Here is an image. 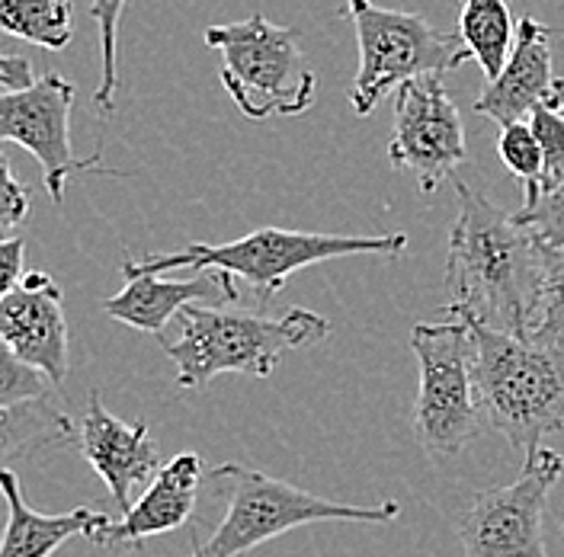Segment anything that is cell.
Segmentation results:
<instances>
[{
    "label": "cell",
    "mask_w": 564,
    "mask_h": 557,
    "mask_svg": "<svg viewBox=\"0 0 564 557\" xmlns=\"http://www.w3.org/2000/svg\"><path fill=\"white\" fill-rule=\"evenodd\" d=\"M453 183L458 215L449 228L446 253V314L456 320H478L500 334L529 337L542 278V244L475 186L462 179Z\"/></svg>",
    "instance_id": "obj_1"
},
{
    "label": "cell",
    "mask_w": 564,
    "mask_h": 557,
    "mask_svg": "<svg viewBox=\"0 0 564 557\" xmlns=\"http://www.w3.org/2000/svg\"><path fill=\"white\" fill-rule=\"evenodd\" d=\"M330 334V320L305 308L245 312L238 305H189L180 312V334L164 340L176 365V387L196 391L215 375L267 379L289 349L315 347Z\"/></svg>",
    "instance_id": "obj_2"
},
{
    "label": "cell",
    "mask_w": 564,
    "mask_h": 557,
    "mask_svg": "<svg viewBox=\"0 0 564 557\" xmlns=\"http://www.w3.org/2000/svg\"><path fill=\"white\" fill-rule=\"evenodd\" d=\"M475 340V382L485 423L532 458L564 429V340H532L465 320Z\"/></svg>",
    "instance_id": "obj_3"
},
{
    "label": "cell",
    "mask_w": 564,
    "mask_h": 557,
    "mask_svg": "<svg viewBox=\"0 0 564 557\" xmlns=\"http://www.w3.org/2000/svg\"><path fill=\"white\" fill-rule=\"evenodd\" d=\"M408 250L404 234L382 238H352V234H317V231H285V228H257L228 244H189L174 253H158L144 260H126L122 276H161L167 270H206L221 276L245 278L257 292L260 308L273 302L282 282L324 260L340 256H401Z\"/></svg>",
    "instance_id": "obj_4"
},
{
    "label": "cell",
    "mask_w": 564,
    "mask_h": 557,
    "mask_svg": "<svg viewBox=\"0 0 564 557\" xmlns=\"http://www.w3.org/2000/svg\"><path fill=\"white\" fill-rule=\"evenodd\" d=\"M212 481L225 484V520L215 525L206 542H199L186 557H241L270 538L285 535L299 525L312 523H391L401 516V503L386 500L379 506L334 503L289 481L270 478L247 465H218L209 471Z\"/></svg>",
    "instance_id": "obj_5"
},
{
    "label": "cell",
    "mask_w": 564,
    "mask_h": 557,
    "mask_svg": "<svg viewBox=\"0 0 564 557\" xmlns=\"http://www.w3.org/2000/svg\"><path fill=\"white\" fill-rule=\"evenodd\" d=\"M203 35L221 52V84L247 119L302 116L315 106L317 77L295 26H276L253 13L245 23L209 26Z\"/></svg>",
    "instance_id": "obj_6"
},
{
    "label": "cell",
    "mask_w": 564,
    "mask_h": 557,
    "mask_svg": "<svg viewBox=\"0 0 564 557\" xmlns=\"http://www.w3.org/2000/svg\"><path fill=\"white\" fill-rule=\"evenodd\" d=\"M344 17L352 20L359 45V70L350 90L356 116H369L388 90L421 77H443L471 58L456 33L436 30L414 10L347 0Z\"/></svg>",
    "instance_id": "obj_7"
},
{
    "label": "cell",
    "mask_w": 564,
    "mask_h": 557,
    "mask_svg": "<svg viewBox=\"0 0 564 557\" xmlns=\"http://www.w3.org/2000/svg\"><path fill=\"white\" fill-rule=\"evenodd\" d=\"M411 349L421 365V384L411 411L414 439L430 458H453L485 426L471 330L456 317L417 324L411 330Z\"/></svg>",
    "instance_id": "obj_8"
},
{
    "label": "cell",
    "mask_w": 564,
    "mask_h": 557,
    "mask_svg": "<svg viewBox=\"0 0 564 557\" xmlns=\"http://www.w3.org/2000/svg\"><path fill=\"white\" fill-rule=\"evenodd\" d=\"M564 458L539 449L527 458L523 474L507 488L478 490L458 520L465 557H552L545 551V503L562 478Z\"/></svg>",
    "instance_id": "obj_9"
},
{
    "label": "cell",
    "mask_w": 564,
    "mask_h": 557,
    "mask_svg": "<svg viewBox=\"0 0 564 557\" xmlns=\"http://www.w3.org/2000/svg\"><path fill=\"white\" fill-rule=\"evenodd\" d=\"M465 125L440 77H421L394 90V125L388 161L417 176L421 193H433L465 164Z\"/></svg>",
    "instance_id": "obj_10"
},
{
    "label": "cell",
    "mask_w": 564,
    "mask_h": 557,
    "mask_svg": "<svg viewBox=\"0 0 564 557\" xmlns=\"http://www.w3.org/2000/svg\"><path fill=\"white\" fill-rule=\"evenodd\" d=\"M74 87L58 74H42L26 94L0 97V139L26 148L42 164L45 189L62 206L70 176L100 171V154L77 161L70 151Z\"/></svg>",
    "instance_id": "obj_11"
},
{
    "label": "cell",
    "mask_w": 564,
    "mask_h": 557,
    "mask_svg": "<svg viewBox=\"0 0 564 557\" xmlns=\"http://www.w3.org/2000/svg\"><path fill=\"white\" fill-rule=\"evenodd\" d=\"M0 337L17 359L39 369L48 382L68 379V320L62 308V285L48 273H26V278L0 298Z\"/></svg>",
    "instance_id": "obj_12"
},
{
    "label": "cell",
    "mask_w": 564,
    "mask_h": 557,
    "mask_svg": "<svg viewBox=\"0 0 564 557\" xmlns=\"http://www.w3.org/2000/svg\"><path fill=\"white\" fill-rule=\"evenodd\" d=\"M77 449L100 474L122 516L135 506L132 490L139 484H151L161 471V452L158 443L151 439L148 423L144 419L126 423L109 414L97 391H90L87 397Z\"/></svg>",
    "instance_id": "obj_13"
},
{
    "label": "cell",
    "mask_w": 564,
    "mask_h": 557,
    "mask_svg": "<svg viewBox=\"0 0 564 557\" xmlns=\"http://www.w3.org/2000/svg\"><path fill=\"white\" fill-rule=\"evenodd\" d=\"M517 42L500 77L485 80L475 112L494 119L500 129L529 122L539 109L552 106L558 77L552 68V30L532 17L517 23Z\"/></svg>",
    "instance_id": "obj_14"
},
{
    "label": "cell",
    "mask_w": 564,
    "mask_h": 557,
    "mask_svg": "<svg viewBox=\"0 0 564 557\" xmlns=\"http://www.w3.org/2000/svg\"><path fill=\"white\" fill-rule=\"evenodd\" d=\"M203 474H206V465L199 455L186 452L171 458L135 500V506L122 516V523L104 525L94 542L116 551H132V548H141V542L189 523Z\"/></svg>",
    "instance_id": "obj_15"
},
{
    "label": "cell",
    "mask_w": 564,
    "mask_h": 557,
    "mask_svg": "<svg viewBox=\"0 0 564 557\" xmlns=\"http://www.w3.org/2000/svg\"><path fill=\"white\" fill-rule=\"evenodd\" d=\"M189 305H241L238 282L221 273H206L196 278L135 276L126 278V288L104 302V314L129 324L135 330L161 337L164 327Z\"/></svg>",
    "instance_id": "obj_16"
},
{
    "label": "cell",
    "mask_w": 564,
    "mask_h": 557,
    "mask_svg": "<svg viewBox=\"0 0 564 557\" xmlns=\"http://www.w3.org/2000/svg\"><path fill=\"white\" fill-rule=\"evenodd\" d=\"M0 490L7 496V532H3L0 557H52L68 538L84 535L94 542L100 528L112 523L106 513L84 510V506L70 513H58V516L35 513L10 468L0 471Z\"/></svg>",
    "instance_id": "obj_17"
},
{
    "label": "cell",
    "mask_w": 564,
    "mask_h": 557,
    "mask_svg": "<svg viewBox=\"0 0 564 557\" xmlns=\"http://www.w3.org/2000/svg\"><path fill=\"white\" fill-rule=\"evenodd\" d=\"M77 439L80 429L74 426V419H68V414H62L52 404V397L0 407V449L7 465L20 458H35L48 449L77 446Z\"/></svg>",
    "instance_id": "obj_18"
},
{
    "label": "cell",
    "mask_w": 564,
    "mask_h": 557,
    "mask_svg": "<svg viewBox=\"0 0 564 557\" xmlns=\"http://www.w3.org/2000/svg\"><path fill=\"white\" fill-rule=\"evenodd\" d=\"M513 13L507 0H458L456 35L468 55L478 62L485 80L500 77L503 65L510 62L513 42H517Z\"/></svg>",
    "instance_id": "obj_19"
},
{
    "label": "cell",
    "mask_w": 564,
    "mask_h": 557,
    "mask_svg": "<svg viewBox=\"0 0 564 557\" xmlns=\"http://www.w3.org/2000/svg\"><path fill=\"white\" fill-rule=\"evenodd\" d=\"M0 26L42 48H65L70 42L68 0H0Z\"/></svg>",
    "instance_id": "obj_20"
},
{
    "label": "cell",
    "mask_w": 564,
    "mask_h": 557,
    "mask_svg": "<svg viewBox=\"0 0 564 557\" xmlns=\"http://www.w3.org/2000/svg\"><path fill=\"white\" fill-rule=\"evenodd\" d=\"M532 340H564V247H542L539 298L529 320Z\"/></svg>",
    "instance_id": "obj_21"
},
{
    "label": "cell",
    "mask_w": 564,
    "mask_h": 557,
    "mask_svg": "<svg viewBox=\"0 0 564 557\" xmlns=\"http://www.w3.org/2000/svg\"><path fill=\"white\" fill-rule=\"evenodd\" d=\"M129 0H90V17L100 33V87L94 94V106L100 116H109L116 109L119 94V23Z\"/></svg>",
    "instance_id": "obj_22"
},
{
    "label": "cell",
    "mask_w": 564,
    "mask_h": 557,
    "mask_svg": "<svg viewBox=\"0 0 564 557\" xmlns=\"http://www.w3.org/2000/svg\"><path fill=\"white\" fill-rule=\"evenodd\" d=\"M497 151H500L503 167L513 176L523 179V186H527V196L523 199L535 196L539 186H542V176H545V161H542L539 141L532 135V125L529 122H517V125L500 129Z\"/></svg>",
    "instance_id": "obj_23"
},
{
    "label": "cell",
    "mask_w": 564,
    "mask_h": 557,
    "mask_svg": "<svg viewBox=\"0 0 564 557\" xmlns=\"http://www.w3.org/2000/svg\"><path fill=\"white\" fill-rule=\"evenodd\" d=\"M542 247H564V179L558 186L527 199L513 215Z\"/></svg>",
    "instance_id": "obj_24"
},
{
    "label": "cell",
    "mask_w": 564,
    "mask_h": 557,
    "mask_svg": "<svg viewBox=\"0 0 564 557\" xmlns=\"http://www.w3.org/2000/svg\"><path fill=\"white\" fill-rule=\"evenodd\" d=\"M529 125H532V135L542 148V161H545V176H542V186H539V193H545V189L558 186L564 179V116L558 109L545 106L529 119ZM535 196H529V199H535Z\"/></svg>",
    "instance_id": "obj_25"
},
{
    "label": "cell",
    "mask_w": 564,
    "mask_h": 557,
    "mask_svg": "<svg viewBox=\"0 0 564 557\" xmlns=\"http://www.w3.org/2000/svg\"><path fill=\"white\" fill-rule=\"evenodd\" d=\"M39 397H52V382L39 369L17 359L7 347L0 349V407Z\"/></svg>",
    "instance_id": "obj_26"
},
{
    "label": "cell",
    "mask_w": 564,
    "mask_h": 557,
    "mask_svg": "<svg viewBox=\"0 0 564 557\" xmlns=\"http://www.w3.org/2000/svg\"><path fill=\"white\" fill-rule=\"evenodd\" d=\"M0 231H3V241L7 238H17L13 231L26 221L30 215V186H23L13 171H10V161L0 157Z\"/></svg>",
    "instance_id": "obj_27"
},
{
    "label": "cell",
    "mask_w": 564,
    "mask_h": 557,
    "mask_svg": "<svg viewBox=\"0 0 564 557\" xmlns=\"http://www.w3.org/2000/svg\"><path fill=\"white\" fill-rule=\"evenodd\" d=\"M26 278V241L7 238L0 244V292L10 295Z\"/></svg>",
    "instance_id": "obj_28"
},
{
    "label": "cell",
    "mask_w": 564,
    "mask_h": 557,
    "mask_svg": "<svg viewBox=\"0 0 564 557\" xmlns=\"http://www.w3.org/2000/svg\"><path fill=\"white\" fill-rule=\"evenodd\" d=\"M35 84V74H33V58H26V55H3L0 58V90H3V97H10V94H26V90H33Z\"/></svg>",
    "instance_id": "obj_29"
},
{
    "label": "cell",
    "mask_w": 564,
    "mask_h": 557,
    "mask_svg": "<svg viewBox=\"0 0 564 557\" xmlns=\"http://www.w3.org/2000/svg\"><path fill=\"white\" fill-rule=\"evenodd\" d=\"M552 109H558L564 116V80H558V87H555V100H552Z\"/></svg>",
    "instance_id": "obj_30"
},
{
    "label": "cell",
    "mask_w": 564,
    "mask_h": 557,
    "mask_svg": "<svg viewBox=\"0 0 564 557\" xmlns=\"http://www.w3.org/2000/svg\"><path fill=\"white\" fill-rule=\"evenodd\" d=\"M562 532H564V523H562Z\"/></svg>",
    "instance_id": "obj_31"
}]
</instances>
